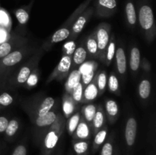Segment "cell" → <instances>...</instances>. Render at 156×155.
<instances>
[{
    "label": "cell",
    "mask_w": 156,
    "mask_h": 155,
    "mask_svg": "<svg viewBox=\"0 0 156 155\" xmlns=\"http://www.w3.org/2000/svg\"><path fill=\"white\" fill-rule=\"evenodd\" d=\"M115 56L116 59L117 71H118L119 74L123 76L126 72L127 64H126V53H125L123 47H118L117 50H116L115 56Z\"/></svg>",
    "instance_id": "ac0fdd59"
},
{
    "label": "cell",
    "mask_w": 156,
    "mask_h": 155,
    "mask_svg": "<svg viewBox=\"0 0 156 155\" xmlns=\"http://www.w3.org/2000/svg\"><path fill=\"white\" fill-rule=\"evenodd\" d=\"M105 115L110 123L113 124L117 121L119 115V107L117 102L112 99H108L105 101Z\"/></svg>",
    "instance_id": "9a60e30c"
},
{
    "label": "cell",
    "mask_w": 156,
    "mask_h": 155,
    "mask_svg": "<svg viewBox=\"0 0 156 155\" xmlns=\"http://www.w3.org/2000/svg\"><path fill=\"white\" fill-rule=\"evenodd\" d=\"M125 12H126V19H127L128 23L131 26H134L136 24L137 16H136V11L135 5L133 2V0H128L125 5Z\"/></svg>",
    "instance_id": "cb8c5ba5"
},
{
    "label": "cell",
    "mask_w": 156,
    "mask_h": 155,
    "mask_svg": "<svg viewBox=\"0 0 156 155\" xmlns=\"http://www.w3.org/2000/svg\"><path fill=\"white\" fill-rule=\"evenodd\" d=\"M94 12V9L93 7L86 8L81 14H79V16L76 18L73 24L71 27V33H70L69 40H74L78 35L83 30L85 25L89 21L90 18L93 15Z\"/></svg>",
    "instance_id": "277c9868"
},
{
    "label": "cell",
    "mask_w": 156,
    "mask_h": 155,
    "mask_svg": "<svg viewBox=\"0 0 156 155\" xmlns=\"http://www.w3.org/2000/svg\"><path fill=\"white\" fill-rule=\"evenodd\" d=\"M73 148L78 154H83L88 149V141L86 140H78L73 145Z\"/></svg>",
    "instance_id": "836d02e7"
},
{
    "label": "cell",
    "mask_w": 156,
    "mask_h": 155,
    "mask_svg": "<svg viewBox=\"0 0 156 155\" xmlns=\"http://www.w3.org/2000/svg\"><path fill=\"white\" fill-rule=\"evenodd\" d=\"M65 119L61 114L59 113L56 121L48 128V132L44 138V146L47 150H52L56 147L59 141L60 135L65 129Z\"/></svg>",
    "instance_id": "7a4b0ae2"
},
{
    "label": "cell",
    "mask_w": 156,
    "mask_h": 155,
    "mask_svg": "<svg viewBox=\"0 0 156 155\" xmlns=\"http://www.w3.org/2000/svg\"><path fill=\"white\" fill-rule=\"evenodd\" d=\"M55 105L54 98L51 97H47L44 98L41 101V103L38 105L37 109L36 111L35 116H42L50 112L53 108Z\"/></svg>",
    "instance_id": "44dd1931"
},
{
    "label": "cell",
    "mask_w": 156,
    "mask_h": 155,
    "mask_svg": "<svg viewBox=\"0 0 156 155\" xmlns=\"http://www.w3.org/2000/svg\"><path fill=\"white\" fill-rule=\"evenodd\" d=\"M5 39V34H4V32L2 30H0V42H2V40H4Z\"/></svg>",
    "instance_id": "ee69618b"
},
{
    "label": "cell",
    "mask_w": 156,
    "mask_h": 155,
    "mask_svg": "<svg viewBox=\"0 0 156 155\" xmlns=\"http://www.w3.org/2000/svg\"><path fill=\"white\" fill-rule=\"evenodd\" d=\"M151 89V82L148 79H143L139 85V95L143 100H146L150 96Z\"/></svg>",
    "instance_id": "4316f807"
},
{
    "label": "cell",
    "mask_w": 156,
    "mask_h": 155,
    "mask_svg": "<svg viewBox=\"0 0 156 155\" xmlns=\"http://www.w3.org/2000/svg\"><path fill=\"white\" fill-rule=\"evenodd\" d=\"M81 119V112L77 111V112H74L71 116L69 118L68 123H67V130H68L69 134L70 135H73L74 133L75 130L77 128L78 124H79V121Z\"/></svg>",
    "instance_id": "f1b7e54d"
},
{
    "label": "cell",
    "mask_w": 156,
    "mask_h": 155,
    "mask_svg": "<svg viewBox=\"0 0 156 155\" xmlns=\"http://www.w3.org/2000/svg\"><path fill=\"white\" fill-rule=\"evenodd\" d=\"M14 48V45L12 42H3L0 44V59H2L5 56L12 51V49Z\"/></svg>",
    "instance_id": "d590c367"
},
{
    "label": "cell",
    "mask_w": 156,
    "mask_h": 155,
    "mask_svg": "<svg viewBox=\"0 0 156 155\" xmlns=\"http://www.w3.org/2000/svg\"><path fill=\"white\" fill-rule=\"evenodd\" d=\"M141 57H140V51L138 47H133L130 51V57H129V67L133 71H136L140 68Z\"/></svg>",
    "instance_id": "d4e9b609"
},
{
    "label": "cell",
    "mask_w": 156,
    "mask_h": 155,
    "mask_svg": "<svg viewBox=\"0 0 156 155\" xmlns=\"http://www.w3.org/2000/svg\"><path fill=\"white\" fill-rule=\"evenodd\" d=\"M13 97L9 93L4 92L0 94V106H9L13 103Z\"/></svg>",
    "instance_id": "f35d334b"
},
{
    "label": "cell",
    "mask_w": 156,
    "mask_h": 155,
    "mask_svg": "<svg viewBox=\"0 0 156 155\" xmlns=\"http://www.w3.org/2000/svg\"><path fill=\"white\" fill-rule=\"evenodd\" d=\"M38 77H39V75H38L37 68H35L31 71L27 81H26L25 84H27V86L28 88H33V87L36 86L38 82V79H39Z\"/></svg>",
    "instance_id": "74e56055"
},
{
    "label": "cell",
    "mask_w": 156,
    "mask_h": 155,
    "mask_svg": "<svg viewBox=\"0 0 156 155\" xmlns=\"http://www.w3.org/2000/svg\"><path fill=\"white\" fill-rule=\"evenodd\" d=\"M96 84H97L98 94L101 95L105 92L107 88V82H108V76L105 71H101L96 75Z\"/></svg>",
    "instance_id": "83f0119b"
},
{
    "label": "cell",
    "mask_w": 156,
    "mask_h": 155,
    "mask_svg": "<svg viewBox=\"0 0 156 155\" xmlns=\"http://www.w3.org/2000/svg\"><path fill=\"white\" fill-rule=\"evenodd\" d=\"M108 88L112 93H118L119 81L114 73H111L108 78Z\"/></svg>",
    "instance_id": "e575fe53"
},
{
    "label": "cell",
    "mask_w": 156,
    "mask_h": 155,
    "mask_svg": "<svg viewBox=\"0 0 156 155\" xmlns=\"http://www.w3.org/2000/svg\"><path fill=\"white\" fill-rule=\"evenodd\" d=\"M76 49V43H75L74 40H69L68 42L66 43L63 45V48H62V55H67V56H72L74 53L75 50Z\"/></svg>",
    "instance_id": "8d00e7d4"
},
{
    "label": "cell",
    "mask_w": 156,
    "mask_h": 155,
    "mask_svg": "<svg viewBox=\"0 0 156 155\" xmlns=\"http://www.w3.org/2000/svg\"><path fill=\"white\" fill-rule=\"evenodd\" d=\"M139 22L141 28L149 40H152L155 33L153 11L147 3L143 2L139 6Z\"/></svg>",
    "instance_id": "6da1fadb"
},
{
    "label": "cell",
    "mask_w": 156,
    "mask_h": 155,
    "mask_svg": "<svg viewBox=\"0 0 156 155\" xmlns=\"http://www.w3.org/2000/svg\"><path fill=\"white\" fill-rule=\"evenodd\" d=\"M83 89L84 87L82 85V82H79L76 87L73 89L72 91L71 95L72 98L74 100V102L76 103H82V99H83Z\"/></svg>",
    "instance_id": "4dcf8cb0"
},
{
    "label": "cell",
    "mask_w": 156,
    "mask_h": 155,
    "mask_svg": "<svg viewBox=\"0 0 156 155\" xmlns=\"http://www.w3.org/2000/svg\"><path fill=\"white\" fill-rule=\"evenodd\" d=\"M105 122H106V115H105V109H104L102 104L100 103L97 106L95 115H94V119L92 121V124H91V131H92L94 135L104 126H105Z\"/></svg>",
    "instance_id": "7c38bea8"
},
{
    "label": "cell",
    "mask_w": 156,
    "mask_h": 155,
    "mask_svg": "<svg viewBox=\"0 0 156 155\" xmlns=\"http://www.w3.org/2000/svg\"><path fill=\"white\" fill-rule=\"evenodd\" d=\"M71 33V26L63 24L60 28L58 29L51 36V37L48 40L47 43V46H44V48L46 50L48 49V47H50L52 45L57 43L62 42V41L66 40L68 39L70 36Z\"/></svg>",
    "instance_id": "ba28073f"
},
{
    "label": "cell",
    "mask_w": 156,
    "mask_h": 155,
    "mask_svg": "<svg viewBox=\"0 0 156 155\" xmlns=\"http://www.w3.org/2000/svg\"><path fill=\"white\" fill-rule=\"evenodd\" d=\"M116 53V43H115V37L114 35L112 34L110 38V41L108 43V45L107 46L106 55H105V63L108 65L112 62Z\"/></svg>",
    "instance_id": "484cf974"
},
{
    "label": "cell",
    "mask_w": 156,
    "mask_h": 155,
    "mask_svg": "<svg viewBox=\"0 0 156 155\" xmlns=\"http://www.w3.org/2000/svg\"><path fill=\"white\" fill-rule=\"evenodd\" d=\"M113 145L111 141H106L103 145L101 152V155H112Z\"/></svg>",
    "instance_id": "ab89813d"
},
{
    "label": "cell",
    "mask_w": 156,
    "mask_h": 155,
    "mask_svg": "<svg viewBox=\"0 0 156 155\" xmlns=\"http://www.w3.org/2000/svg\"><path fill=\"white\" fill-rule=\"evenodd\" d=\"M108 135V127L107 126H104L97 133L94 135V146L99 147L105 142V139Z\"/></svg>",
    "instance_id": "1f68e13d"
},
{
    "label": "cell",
    "mask_w": 156,
    "mask_h": 155,
    "mask_svg": "<svg viewBox=\"0 0 156 155\" xmlns=\"http://www.w3.org/2000/svg\"><path fill=\"white\" fill-rule=\"evenodd\" d=\"M72 68V56L62 55L57 66L49 76L47 83H50L53 80H62L69 74Z\"/></svg>",
    "instance_id": "5b68a950"
},
{
    "label": "cell",
    "mask_w": 156,
    "mask_h": 155,
    "mask_svg": "<svg viewBox=\"0 0 156 155\" xmlns=\"http://www.w3.org/2000/svg\"><path fill=\"white\" fill-rule=\"evenodd\" d=\"M58 115L56 110H50L42 116H35L34 122L38 128H49L56 121Z\"/></svg>",
    "instance_id": "e0dca14e"
},
{
    "label": "cell",
    "mask_w": 156,
    "mask_h": 155,
    "mask_svg": "<svg viewBox=\"0 0 156 155\" xmlns=\"http://www.w3.org/2000/svg\"><path fill=\"white\" fill-rule=\"evenodd\" d=\"M81 73L78 68L73 69L69 71L65 84L66 94H71L73 88L81 81Z\"/></svg>",
    "instance_id": "d6986e66"
},
{
    "label": "cell",
    "mask_w": 156,
    "mask_h": 155,
    "mask_svg": "<svg viewBox=\"0 0 156 155\" xmlns=\"http://www.w3.org/2000/svg\"><path fill=\"white\" fill-rule=\"evenodd\" d=\"M97 105L94 104V103H88L87 105L84 106L82 108V118L84 119L85 122L88 123V126L91 127V124H92V121L94 119V117L95 115L96 110H97Z\"/></svg>",
    "instance_id": "ffe728a7"
},
{
    "label": "cell",
    "mask_w": 156,
    "mask_h": 155,
    "mask_svg": "<svg viewBox=\"0 0 156 155\" xmlns=\"http://www.w3.org/2000/svg\"><path fill=\"white\" fill-rule=\"evenodd\" d=\"M76 104L74 100L72 98L71 95L66 94L63 97L62 100V109H63L64 115L66 118H69L73 114V112L76 109Z\"/></svg>",
    "instance_id": "7402d4cb"
},
{
    "label": "cell",
    "mask_w": 156,
    "mask_h": 155,
    "mask_svg": "<svg viewBox=\"0 0 156 155\" xmlns=\"http://www.w3.org/2000/svg\"><path fill=\"white\" fill-rule=\"evenodd\" d=\"M94 34L98 45V59L105 62L107 46L111 38V25L107 23L99 24Z\"/></svg>",
    "instance_id": "3957f363"
},
{
    "label": "cell",
    "mask_w": 156,
    "mask_h": 155,
    "mask_svg": "<svg viewBox=\"0 0 156 155\" xmlns=\"http://www.w3.org/2000/svg\"><path fill=\"white\" fill-rule=\"evenodd\" d=\"M137 132V122L134 117H129L125 127V140L126 144L132 147L136 141Z\"/></svg>",
    "instance_id": "9c48e42d"
},
{
    "label": "cell",
    "mask_w": 156,
    "mask_h": 155,
    "mask_svg": "<svg viewBox=\"0 0 156 155\" xmlns=\"http://www.w3.org/2000/svg\"><path fill=\"white\" fill-rule=\"evenodd\" d=\"M117 8L116 0H96L95 10L101 17H108L115 13Z\"/></svg>",
    "instance_id": "52a82bcc"
},
{
    "label": "cell",
    "mask_w": 156,
    "mask_h": 155,
    "mask_svg": "<svg viewBox=\"0 0 156 155\" xmlns=\"http://www.w3.org/2000/svg\"><path fill=\"white\" fill-rule=\"evenodd\" d=\"M97 66L98 64L96 62L94 63L93 61H90V62H85L78 68L82 75L81 82L84 88L88 85L94 78Z\"/></svg>",
    "instance_id": "8992f818"
},
{
    "label": "cell",
    "mask_w": 156,
    "mask_h": 155,
    "mask_svg": "<svg viewBox=\"0 0 156 155\" xmlns=\"http://www.w3.org/2000/svg\"><path fill=\"white\" fill-rule=\"evenodd\" d=\"M98 90L96 84V78L94 77L93 80L84 88L82 103H89L94 101L98 97Z\"/></svg>",
    "instance_id": "5bb4252c"
},
{
    "label": "cell",
    "mask_w": 156,
    "mask_h": 155,
    "mask_svg": "<svg viewBox=\"0 0 156 155\" xmlns=\"http://www.w3.org/2000/svg\"><path fill=\"white\" fill-rule=\"evenodd\" d=\"M15 15L20 24H26L30 18V14L27 8H19L15 11Z\"/></svg>",
    "instance_id": "f546056e"
},
{
    "label": "cell",
    "mask_w": 156,
    "mask_h": 155,
    "mask_svg": "<svg viewBox=\"0 0 156 155\" xmlns=\"http://www.w3.org/2000/svg\"><path fill=\"white\" fill-rule=\"evenodd\" d=\"M87 56H88V54H87L85 46L81 44L79 46L76 47L74 53L72 56L71 70L79 68L82 64H83L86 61Z\"/></svg>",
    "instance_id": "2e32d148"
},
{
    "label": "cell",
    "mask_w": 156,
    "mask_h": 155,
    "mask_svg": "<svg viewBox=\"0 0 156 155\" xmlns=\"http://www.w3.org/2000/svg\"><path fill=\"white\" fill-rule=\"evenodd\" d=\"M0 24L4 26H8L9 24V18L7 14L3 11H0Z\"/></svg>",
    "instance_id": "7bdbcfd3"
},
{
    "label": "cell",
    "mask_w": 156,
    "mask_h": 155,
    "mask_svg": "<svg viewBox=\"0 0 156 155\" xmlns=\"http://www.w3.org/2000/svg\"><path fill=\"white\" fill-rule=\"evenodd\" d=\"M12 155H27V148L23 144H19L15 148Z\"/></svg>",
    "instance_id": "60d3db41"
},
{
    "label": "cell",
    "mask_w": 156,
    "mask_h": 155,
    "mask_svg": "<svg viewBox=\"0 0 156 155\" xmlns=\"http://www.w3.org/2000/svg\"><path fill=\"white\" fill-rule=\"evenodd\" d=\"M34 65H37V62H35L34 61V62L30 61L27 65H24V66L21 67V68H20L19 71H18L17 75L15 76V84H24L26 83V81H27L29 75H30V73H31V71L34 69Z\"/></svg>",
    "instance_id": "30bf717a"
},
{
    "label": "cell",
    "mask_w": 156,
    "mask_h": 155,
    "mask_svg": "<svg viewBox=\"0 0 156 155\" xmlns=\"http://www.w3.org/2000/svg\"><path fill=\"white\" fill-rule=\"evenodd\" d=\"M25 51L23 50H15L2 59V64L5 67H12L19 63L24 57Z\"/></svg>",
    "instance_id": "8fae6325"
},
{
    "label": "cell",
    "mask_w": 156,
    "mask_h": 155,
    "mask_svg": "<svg viewBox=\"0 0 156 155\" xmlns=\"http://www.w3.org/2000/svg\"><path fill=\"white\" fill-rule=\"evenodd\" d=\"M9 119L5 116H0V133L5 132L8 124H9Z\"/></svg>",
    "instance_id": "b9f144b4"
},
{
    "label": "cell",
    "mask_w": 156,
    "mask_h": 155,
    "mask_svg": "<svg viewBox=\"0 0 156 155\" xmlns=\"http://www.w3.org/2000/svg\"><path fill=\"white\" fill-rule=\"evenodd\" d=\"M85 47L88 56L91 58H98V45L94 33H91L87 38Z\"/></svg>",
    "instance_id": "603a6c76"
},
{
    "label": "cell",
    "mask_w": 156,
    "mask_h": 155,
    "mask_svg": "<svg viewBox=\"0 0 156 155\" xmlns=\"http://www.w3.org/2000/svg\"><path fill=\"white\" fill-rule=\"evenodd\" d=\"M91 132V127L84 120L82 115H81L80 121H79V124H78L77 128L75 130L74 133L73 134V138L77 140H88L90 138Z\"/></svg>",
    "instance_id": "4fadbf2b"
},
{
    "label": "cell",
    "mask_w": 156,
    "mask_h": 155,
    "mask_svg": "<svg viewBox=\"0 0 156 155\" xmlns=\"http://www.w3.org/2000/svg\"><path fill=\"white\" fill-rule=\"evenodd\" d=\"M18 129H19V123H18V121L14 119L10 120L9 122V124H8L7 128H6L5 132L6 135L8 137H12L17 133Z\"/></svg>",
    "instance_id": "d6a6232c"
}]
</instances>
